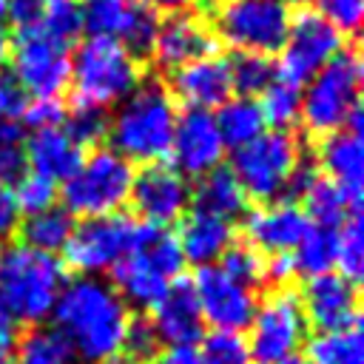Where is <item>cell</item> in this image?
I'll return each instance as SVG.
<instances>
[{
  "label": "cell",
  "mask_w": 364,
  "mask_h": 364,
  "mask_svg": "<svg viewBox=\"0 0 364 364\" xmlns=\"http://www.w3.org/2000/svg\"><path fill=\"white\" fill-rule=\"evenodd\" d=\"M57 336L71 347L77 361L114 364L122 355V338L131 321L128 304L100 276L68 279L51 310Z\"/></svg>",
  "instance_id": "obj_1"
},
{
  "label": "cell",
  "mask_w": 364,
  "mask_h": 364,
  "mask_svg": "<svg viewBox=\"0 0 364 364\" xmlns=\"http://www.w3.org/2000/svg\"><path fill=\"white\" fill-rule=\"evenodd\" d=\"M176 114V102L165 85L139 82L108 117L105 136L111 139V151L125 156L131 165L162 162L171 151Z\"/></svg>",
  "instance_id": "obj_2"
},
{
  "label": "cell",
  "mask_w": 364,
  "mask_h": 364,
  "mask_svg": "<svg viewBox=\"0 0 364 364\" xmlns=\"http://www.w3.org/2000/svg\"><path fill=\"white\" fill-rule=\"evenodd\" d=\"M65 284L57 256L14 245L0 253V313L17 324H40L51 316Z\"/></svg>",
  "instance_id": "obj_3"
},
{
  "label": "cell",
  "mask_w": 364,
  "mask_h": 364,
  "mask_svg": "<svg viewBox=\"0 0 364 364\" xmlns=\"http://www.w3.org/2000/svg\"><path fill=\"white\" fill-rule=\"evenodd\" d=\"M361 60L344 48L301 85V122L310 134L327 136L341 128L358 131Z\"/></svg>",
  "instance_id": "obj_4"
},
{
  "label": "cell",
  "mask_w": 364,
  "mask_h": 364,
  "mask_svg": "<svg viewBox=\"0 0 364 364\" xmlns=\"http://www.w3.org/2000/svg\"><path fill=\"white\" fill-rule=\"evenodd\" d=\"M142 82V68L136 54L111 37H88L71 57L74 100L82 105L105 108L122 102Z\"/></svg>",
  "instance_id": "obj_5"
},
{
  "label": "cell",
  "mask_w": 364,
  "mask_h": 364,
  "mask_svg": "<svg viewBox=\"0 0 364 364\" xmlns=\"http://www.w3.org/2000/svg\"><path fill=\"white\" fill-rule=\"evenodd\" d=\"M185 267L179 245L173 233L145 225L136 247L111 270L114 290L125 304L134 307H154L176 282Z\"/></svg>",
  "instance_id": "obj_6"
},
{
  "label": "cell",
  "mask_w": 364,
  "mask_h": 364,
  "mask_svg": "<svg viewBox=\"0 0 364 364\" xmlns=\"http://www.w3.org/2000/svg\"><path fill=\"white\" fill-rule=\"evenodd\" d=\"M134 173L136 168L111 148H97L91 154H82L80 165L60 188L63 208L71 216H82V219L119 213L131 199Z\"/></svg>",
  "instance_id": "obj_7"
},
{
  "label": "cell",
  "mask_w": 364,
  "mask_h": 364,
  "mask_svg": "<svg viewBox=\"0 0 364 364\" xmlns=\"http://www.w3.org/2000/svg\"><path fill=\"white\" fill-rule=\"evenodd\" d=\"M301 145L290 131H262L256 139L233 151L230 173L245 196L259 202L284 199L287 182L301 165Z\"/></svg>",
  "instance_id": "obj_8"
},
{
  "label": "cell",
  "mask_w": 364,
  "mask_h": 364,
  "mask_svg": "<svg viewBox=\"0 0 364 364\" xmlns=\"http://www.w3.org/2000/svg\"><path fill=\"white\" fill-rule=\"evenodd\" d=\"M290 14L276 0H216L210 31L236 54H276L284 43Z\"/></svg>",
  "instance_id": "obj_9"
},
{
  "label": "cell",
  "mask_w": 364,
  "mask_h": 364,
  "mask_svg": "<svg viewBox=\"0 0 364 364\" xmlns=\"http://www.w3.org/2000/svg\"><path fill=\"white\" fill-rule=\"evenodd\" d=\"M307 341V318L293 290L276 287L262 301L247 324V353L253 364H284L299 355Z\"/></svg>",
  "instance_id": "obj_10"
},
{
  "label": "cell",
  "mask_w": 364,
  "mask_h": 364,
  "mask_svg": "<svg viewBox=\"0 0 364 364\" xmlns=\"http://www.w3.org/2000/svg\"><path fill=\"white\" fill-rule=\"evenodd\" d=\"M142 230H145V222L131 219L125 213L82 219L80 225H74L63 247L65 264L80 276L111 273L136 247Z\"/></svg>",
  "instance_id": "obj_11"
},
{
  "label": "cell",
  "mask_w": 364,
  "mask_h": 364,
  "mask_svg": "<svg viewBox=\"0 0 364 364\" xmlns=\"http://www.w3.org/2000/svg\"><path fill=\"white\" fill-rule=\"evenodd\" d=\"M11 71L14 85L28 97H60L71 80V54L68 46L51 40L37 26L20 28L11 43Z\"/></svg>",
  "instance_id": "obj_12"
},
{
  "label": "cell",
  "mask_w": 364,
  "mask_h": 364,
  "mask_svg": "<svg viewBox=\"0 0 364 364\" xmlns=\"http://www.w3.org/2000/svg\"><path fill=\"white\" fill-rule=\"evenodd\" d=\"M279 51L282 60L276 65V77L293 85H304L318 68H324L336 54L344 51V34L318 11H299L296 17H290Z\"/></svg>",
  "instance_id": "obj_13"
},
{
  "label": "cell",
  "mask_w": 364,
  "mask_h": 364,
  "mask_svg": "<svg viewBox=\"0 0 364 364\" xmlns=\"http://www.w3.org/2000/svg\"><path fill=\"white\" fill-rule=\"evenodd\" d=\"M191 290L196 296L202 321L222 333H239L250 324L256 313V293L236 279H230L219 264H205L196 270Z\"/></svg>",
  "instance_id": "obj_14"
},
{
  "label": "cell",
  "mask_w": 364,
  "mask_h": 364,
  "mask_svg": "<svg viewBox=\"0 0 364 364\" xmlns=\"http://www.w3.org/2000/svg\"><path fill=\"white\" fill-rule=\"evenodd\" d=\"M128 202L134 205L139 222L165 228L185 216V210L191 205V185L173 165L154 162L134 173Z\"/></svg>",
  "instance_id": "obj_15"
},
{
  "label": "cell",
  "mask_w": 364,
  "mask_h": 364,
  "mask_svg": "<svg viewBox=\"0 0 364 364\" xmlns=\"http://www.w3.org/2000/svg\"><path fill=\"white\" fill-rule=\"evenodd\" d=\"M80 9L82 28H88L91 37H111L131 54L151 48L159 20L139 0H80Z\"/></svg>",
  "instance_id": "obj_16"
},
{
  "label": "cell",
  "mask_w": 364,
  "mask_h": 364,
  "mask_svg": "<svg viewBox=\"0 0 364 364\" xmlns=\"http://www.w3.org/2000/svg\"><path fill=\"white\" fill-rule=\"evenodd\" d=\"M225 142L219 136L216 119L210 111H196L185 108L176 114L173 125V139L168 156L173 159V168L188 179V176H205L222 165L225 156Z\"/></svg>",
  "instance_id": "obj_17"
},
{
  "label": "cell",
  "mask_w": 364,
  "mask_h": 364,
  "mask_svg": "<svg viewBox=\"0 0 364 364\" xmlns=\"http://www.w3.org/2000/svg\"><path fill=\"white\" fill-rule=\"evenodd\" d=\"M307 327H316L318 333H338L358 324V287L353 279L341 273H318L310 276L304 284V293L299 296Z\"/></svg>",
  "instance_id": "obj_18"
},
{
  "label": "cell",
  "mask_w": 364,
  "mask_h": 364,
  "mask_svg": "<svg viewBox=\"0 0 364 364\" xmlns=\"http://www.w3.org/2000/svg\"><path fill=\"white\" fill-rule=\"evenodd\" d=\"M213 48H216V37L210 26L191 11H179L156 23V34L148 51L159 68L176 71L193 60L213 54Z\"/></svg>",
  "instance_id": "obj_19"
},
{
  "label": "cell",
  "mask_w": 364,
  "mask_h": 364,
  "mask_svg": "<svg viewBox=\"0 0 364 364\" xmlns=\"http://www.w3.org/2000/svg\"><path fill=\"white\" fill-rule=\"evenodd\" d=\"M310 228L301 205L293 199H273L262 202L250 213H245V239L262 256H282L290 253L304 230Z\"/></svg>",
  "instance_id": "obj_20"
},
{
  "label": "cell",
  "mask_w": 364,
  "mask_h": 364,
  "mask_svg": "<svg viewBox=\"0 0 364 364\" xmlns=\"http://www.w3.org/2000/svg\"><path fill=\"white\" fill-rule=\"evenodd\" d=\"M171 97L173 102L179 100L185 108H196V111L219 108L233 97L228 60L208 54L202 60H193L171 71Z\"/></svg>",
  "instance_id": "obj_21"
},
{
  "label": "cell",
  "mask_w": 364,
  "mask_h": 364,
  "mask_svg": "<svg viewBox=\"0 0 364 364\" xmlns=\"http://www.w3.org/2000/svg\"><path fill=\"white\" fill-rule=\"evenodd\" d=\"M151 327L159 341L168 347H182V344H196L205 336V321L196 304V296L191 284L176 282L154 307H151Z\"/></svg>",
  "instance_id": "obj_22"
},
{
  "label": "cell",
  "mask_w": 364,
  "mask_h": 364,
  "mask_svg": "<svg viewBox=\"0 0 364 364\" xmlns=\"http://www.w3.org/2000/svg\"><path fill=\"white\" fill-rule=\"evenodd\" d=\"M318 165L321 176L336 182L355 205H361V185H364V148L361 134L353 128L333 131L318 142Z\"/></svg>",
  "instance_id": "obj_23"
},
{
  "label": "cell",
  "mask_w": 364,
  "mask_h": 364,
  "mask_svg": "<svg viewBox=\"0 0 364 364\" xmlns=\"http://www.w3.org/2000/svg\"><path fill=\"white\" fill-rule=\"evenodd\" d=\"M26 151V162H28V171L48 179V182H65L74 168L80 165L82 159V145L63 128H43V131H34L28 145L23 148Z\"/></svg>",
  "instance_id": "obj_24"
},
{
  "label": "cell",
  "mask_w": 364,
  "mask_h": 364,
  "mask_svg": "<svg viewBox=\"0 0 364 364\" xmlns=\"http://www.w3.org/2000/svg\"><path fill=\"white\" fill-rule=\"evenodd\" d=\"M173 239L185 262L205 267V264H216L222 253L233 245V225L228 219L193 210L179 219V230Z\"/></svg>",
  "instance_id": "obj_25"
},
{
  "label": "cell",
  "mask_w": 364,
  "mask_h": 364,
  "mask_svg": "<svg viewBox=\"0 0 364 364\" xmlns=\"http://www.w3.org/2000/svg\"><path fill=\"white\" fill-rule=\"evenodd\" d=\"M191 196L196 202V210L210 213V216H219V219H228V222H233L236 216H242L245 213V205H247V196L239 188L236 176L230 173V168H222V165L216 171L199 176L196 193H191Z\"/></svg>",
  "instance_id": "obj_26"
},
{
  "label": "cell",
  "mask_w": 364,
  "mask_h": 364,
  "mask_svg": "<svg viewBox=\"0 0 364 364\" xmlns=\"http://www.w3.org/2000/svg\"><path fill=\"white\" fill-rule=\"evenodd\" d=\"M301 202H304V216H307V222H313L316 228H327V230H333V228H338L347 216H353V213H358V205L336 185V182H330V179H324V176H313V182L304 188V193H301Z\"/></svg>",
  "instance_id": "obj_27"
},
{
  "label": "cell",
  "mask_w": 364,
  "mask_h": 364,
  "mask_svg": "<svg viewBox=\"0 0 364 364\" xmlns=\"http://www.w3.org/2000/svg\"><path fill=\"white\" fill-rule=\"evenodd\" d=\"M71 230H74V216H71L65 208L51 205V208H46V210L31 213V216L23 219V225H20L23 242H20V245L54 256V253H63V247H65Z\"/></svg>",
  "instance_id": "obj_28"
},
{
  "label": "cell",
  "mask_w": 364,
  "mask_h": 364,
  "mask_svg": "<svg viewBox=\"0 0 364 364\" xmlns=\"http://www.w3.org/2000/svg\"><path fill=\"white\" fill-rule=\"evenodd\" d=\"M219 136L225 142V148H242L250 139H256L264 131V119L262 111L256 105V100L250 97H230L228 102H222L213 114Z\"/></svg>",
  "instance_id": "obj_29"
},
{
  "label": "cell",
  "mask_w": 364,
  "mask_h": 364,
  "mask_svg": "<svg viewBox=\"0 0 364 364\" xmlns=\"http://www.w3.org/2000/svg\"><path fill=\"white\" fill-rule=\"evenodd\" d=\"M256 102L262 111L264 125H273V131H287L301 117V85H293L282 77H276Z\"/></svg>",
  "instance_id": "obj_30"
},
{
  "label": "cell",
  "mask_w": 364,
  "mask_h": 364,
  "mask_svg": "<svg viewBox=\"0 0 364 364\" xmlns=\"http://www.w3.org/2000/svg\"><path fill=\"white\" fill-rule=\"evenodd\" d=\"M310 364H364V341L358 327L318 333L310 344Z\"/></svg>",
  "instance_id": "obj_31"
},
{
  "label": "cell",
  "mask_w": 364,
  "mask_h": 364,
  "mask_svg": "<svg viewBox=\"0 0 364 364\" xmlns=\"http://www.w3.org/2000/svg\"><path fill=\"white\" fill-rule=\"evenodd\" d=\"M333 264L341 276L358 279L364 273V228L361 216H347L338 228H333Z\"/></svg>",
  "instance_id": "obj_32"
},
{
  "label": "cell",
  "mask_w": 364,
  "mask_h": 364,
  "mask_svg": "<svg viewBox=\"0 0 364 364\" xmlns=\"http://www.w3.org/2000/svg\"><path fill=\"white\" fill-rule=\"evenodd\" d=\"M290 262H293V270L307 279L327 273L333 267V230L310 225L299 239V245L290 250Z\"/></svg>",
  "instance_id": "obj_33"
},
{
  "label": "cell",
  "mask_w": 364,
  "mask_h": 364,
  "mask_svg": "<svg viewBox=\"0 0 364 364\" xmlns=\"http://www.w3.org/2000/svg\"><path fill=\"white\" fill-rule=\"evenodd\" d=\"M14 344L11 364H77V355L54 330H31Z\"/></svg>",
  "instance_id": "obj_34"
},
{
  "label": "cell",
  "mask_w": 364,
  "mask_h": 364,
  "mask_svg": "<svg viewBox=\"0 0 364 364\" xmlns=\"http://www.w3.org/2000/svg\"><path fill=\"white\" fill-rule=\"evenodd\" d=\"M230 65V85L239 97H256L276 80V65L264 54H236L228 60Z\"/></svg>",
  "instance_id": "obj_35"
},
{
  "label": "cell",
  "mask_w": 364,
  "mask_h": 364,
  "mask_svg": "<svg viewBox=\"0 0 364 364\" xmlns=\"http://www.w3.org/2000/svg\"><path fill=\"white\" fill-rule=\"evenodd\" d=\"M40 31H46L51 40L68 46L80 37L82 28V9L80 0H46V9L37 23Z\"/></svg>",
  "instance_id": "obj_36"
},
{
  "label": "cell",
  "mask_w": 364,
  "mask_h": 364,
  "mask_svg": "<svg viewBox=\"0 0 364 364\" xmlns=\"http://www.w3.org/2000/svg\"><path fill=\"white\" fill-rule=\"evenodd\" d=\"M230 279H236L239 284H245V287H250V290H256L259 284H264L267 282V259L256 250V247H250L247 242L245 245H230L225 253H222V259L216 262Z\"/></svg>",
  "instance_id": "obj_37"
},
{
  "label": "cell",
  "mask_w": 364,
  "mask_h": 364,
  "mask_svg": "<svg viewBox=\"0 0 364 364\" xmlns=\"http://www.w3.org/2000/svg\"><path fill=\"white\" fill-rule=\"evenodd\" d=\"M63 122H65L63 128H65L82 148L100 142V139L108 134V114H105L102 108H94V105L74 102V108L65 114Z\"/></svg>",
  "instance_id": "obj_38"
},
{
  "label": "cell",
  "mask_w": 364,
  "mask_h": 364,
  "mask_svg": "<svg viewBox=\"0 0 364 364\" xmlns=\"http://www.w3.org/2000/svg\"><path fill=\"white\" fill-rule=\"evenodd\" d=\"M11 199H14V205H17L20 213L31 216V213H40V210H46V208L54 205V199H57V185L28 171V173L11 188Z\"/></svg>",
  "instance_id": "obj_39"
},
{
  "label": "cell",
  "mask_w": 364,
  "mask_h": 364,
  "mask_svg": "<svg viewBox=\"0 0 364 364\" xmlns=\"http://www.w3.org/2000/svg\"><path fill=\"white\" fill-rule=\"evenodd\" d=\"M202 353H205L208 364H253L250 353H247V344H245V338L239 333L213 330L205 338Z\"/></svg>",
  "instance_id": "obj_40"
},
{
  "label": "cell",
  "mask_w": 364,
  "mask_h": 364,
  "mask_svg": "<svg viewBox=\"0 0 364 364\" xmlns=\"http://www.w3.org/2000/svg\"><path fill=\"white\" fill-rule=\"evenodd\" d=\"M316 11L341 34H353L364 20V0H316Z\"/></svg>",
  "instance_id": "obj_41"
},
{
  "label": "cell",
  "mask_w": 364,
  "mask_h": 364,
  "mask_svg": "<svg viewBox=\"0 0 364 364\" xmlns=\"http://www.w3.org/2000/svg\"><path fill=\"white\" fill-rule=\"evenodd\" d=\"M20 117H23V125L34 131L57 128L65 119V105L60 102V97H31L28 102H23Z\"/></svg>",
  "instance_id": "obj_42"
},
{
  "label": "cell",
  "mask_w": 364,
  "mask_h": 364,
  "mask_svg": "<svg viewBox=\"0 0 364 364\" xmlns=\"http://www.w3.org/2000/svg\"><path fill=\"white\" fill-rule=\"evenodd\" d=\"M156 347H159V338H156L151 321L131 316L128 330H125V338H122V353L128 355V361L139 364L142 358H154L156 355Z\"/></svg>",
  "instance_id": "obj_43"
},
{
  "label": "cell",
  "mask_w": 364,
  "mask_h": 364,
  "mask_svg": "<svg viewBox=\"0 0 364 364\" xmlns=\"http://www.w3.org/2000/svg\"><path fill=\"white\" fill-rule=\"evenodd\" d=\"M28 173L23 145H0V188H14Z\"/></svg>",
  "instance_id": "obj_44"
},
{
  "label": "cell",
  "mask_w": 364,
  "mask_h": 364,
  "mask_svg": "<svg viewBox=\"0 0 364 364\" xmlns=\"http://www.w3.org/2000/svg\"><path fill=\"white\" fill-rule=\"evenodd\" d=\"M46 0H6V17L20 28H31L40 23Z\"/></svg>",
  "instance_id": "obj_45"
},
{
  "label": "cell",
  "mask_w": 364,
  "mask_h": 364,
  "mask_svg": "<svg viewBox=\"0 0 364 364\" xmlns=\"http://www.w3.org/2000/svg\"><path fill=\"white\" fill-rule=\"evenodd\" d=\"M20 108H23V91L14 85L11 77L0 74V122L17 119Z\"/></svg>",
  "instance_id": "obj_46"
},
{
  "label": "cell",
  "mask_w": 364,
  "mask_h": 364,
  "mask_svg": "<svg viewBox=\"0 0 364 364\" xmlns=\"http://www.w3.org/2000/svg\"><path fill=\"white\" fill-rule=\"evenodd\" d=\"M154 364H208V358H205L202 347L182 344V347H165L162 353H156Z\"/></svg>",
  "instance_id": "obj_47"
},
{
  "label": "cell",
  "mask_w": 364,
  "mask_h": 364,
  "mask_svg": "<svg viewBox=\"0 0 364 364\" xmlns=\"http://www.w3.org/2000/svg\"><path fill=\"white\" fill-rule=\"evenodd\" d=\"M20 225V210L11 199L9 188H0V239H6L9 233H14Z\"/></svg>",
  "instance_id": "obj_48"
},
{
  "label": "cell",
  "mask_w": 364,
  "mask_h": 364,
  "mask_svg": "<svg viewBox=\"0 0 364 364\" xmlns=\"http://www.w3.org/2000/svg\"><path fill=\"white\" fill-rule=\"evenodd\" d=\"M267 259V279H273L276 284H284L296 276L293 270V262H290V253H282V256H264Z\"/></svg>",
  "instance_id": "obj_49"
},
{
  "label": "cell",
  "mask_w": 364,
  "mask_h": 364,
  "mask_svg": "<svg viewBox=\"0 0 364 364\" xmlns=\"http://www.w3.org/2000/svg\"><path fill=\"white\" fill-rule=\"evenodd\" d=\"M139 3L154 14H179L188 11L193 0H139Z\"/></svg>",
  "instance_id": "obj_50"
},
{
  "label": "cell",
  "mask_w": 364,
  "mask_h": 364,
  "mask_svg": "<svg viewBox=\"0 0 364 364\" xmlns=\"http://www.w3.org/2000/svg\"><path fill=\"white\" fill-rule=\"evenodd\" d=\"M0 145H23V125L17 119L0 122Z\"/></svg>",
  "instance_id": "obj_51"
},
{
  "label": "cell",
  "mask_w": 364,
  "mask_h": 364,
  "mask_svg": "<svg viewBox=\"0 0 364 364\" xmlns=\"http://www.w3.org/2000/svg\"><path fill=\"white\" fill-rule=\"evenodd\" d=\"M14 341H17V327L0 313V353H6Z\"/></svg>",
  "instance_id": "obj_52"
},
{
  "label": "cell",
  "mask_w": 364,
  "mask_h": 364,
  "mask_svg": "<svg viewBox=\"0 0 364 364\" xmlns=\"http://www.w3.org/2000/svg\"><path fill=\"white\" fill-rule=\"evenodd\" d=\"M9 54H11V43H9V37H6V31L0 28V74H3V68H6V63H9Z\"/></svg>",
  "instance_id": "obj_53"
},
{
  "label": "cell",
  "mask_w": 364,
  "mask_h": 364,
  "mask_svg": "<svg viewBox=\"0 0 364 364\" xmlns=\"http://www.w3.org/2000/svg\"><path fill=\"white\" fill-rule=\"evenodd\" d=\"M279 6H284V9H290V6H296V9H301V6H307L310 0H276Z\"/></svg>",
  "instance_id": "obj_54"
},
{
  "label": "cell",
  "mask_w": 364,
  "mask_h": 364,
  "mask_svg": "<svg viewBox=\"0 0 364 364\" xmlns=\"http://www.w3.org/2000/svg\"><path fill=\"white\" fill-rule=\"evenodd\" d=\"M284 364H310V361H307V358H299V355H296V358H290V361H284Z\"/></svg>",
  "instance_id": "obj_55"
},
{
  "label": "cell",
  "mask_w": 364,
  "mask_h": 364,
  "mask_svg": "<svg viewBox=\"0 0 364 364\" xmlns=\"http://www.w3.org/2000/svg\"><path fill=\"white\" fill-rule=\"evenodd\" d=\"M6 20V0H0V23Z\"/></svg>",
  "instance_id": "obj_56"
},
{
  "label": "cell",
  "mask_w": 364,
  "mask_h": 364,
  "mask_svg": "<svg viewBox=\"0 0 364 364\" xmlns=\"http://www.w3.org/2000/svg\"><path fill=\"white\" fill-rule=\"evenodd\" d=\"M0 364H9V361H6V353H0Z\"/></svg>",
  "instance_id": "obj_57"
},
{
  "label": "cell",
  "mask_w": 364,
  "mask_h": 364,
  "mask_svg": "<svg viewBox=\"0 0 364 364\" xmlns=\"http://www.w3.org/2000/svg\"><path fill=\"white\" fill-rule=\"evenodd\" d=\"M114 364H117V361H114ZM128 364H134V361H128Z\"/></svg>",
  "instance_id": "obj_58"
},
{
  "label": "cell",
  "mask_w": 364,
  "mask_h": 364,
  "mask_svg": "<svg viewBox=\"0 0 364 364\" xmlns=\"http://www.w3.org/2000/svg\"><path fill=\"white\" fill-rule=\"evenodd\" d=\"M0 253H3V250H0Z\"/></svg>",
  "instance_id": "obj_59"
}]
</instances>
